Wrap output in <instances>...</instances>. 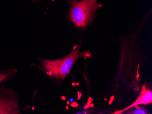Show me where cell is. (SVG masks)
Returning <instances> with one entry per match:
<instances>
[{"mask_svg":"<svg viewBox=\"0 0 152 114\" xmlns=\"http://www.w3.org/2000/svg\"><path fill=\"white\" fill-rule=\"evenodd\" d=\"M82 44L80 40L78 44L73 46L71 52L62 58L50 60L38 58V64L33 63L32 65L43 72L55 85H61L78 59L83 57L91 58L92 54L90 51H81Z\"/></svg>","mask_w":152,"mask_h":114,"instance_id":"cell-1","label":"cell"},{"mask_svg":"<svg viewBox=\"0 0 152 114\" xmlns=\"http://www.w3.org/2000/svg\"><path fill=\"white\" fill-rule=\"evenodd\" d=\"M99 0H67L68 8L66 17L75 30H87L103 6Z\"/></svg>","mask_w":152,"mask_h":114,"instance_id":"cell-2","label":"cell"},{"mask_svg":"<svg viewBox=\"0 0 152 114\" xmlns=\"http://www.w3.org/2000/svg\"><path fill=\"white\" fill-rule=\"evenodd\" d=\"M5 83L0 84V114H21L19 95Z\"/></svg>","mask_w":152,"mask_h":114,"instance_id":"cell-3","label":"cell"},{"mask_svg":"<svg viewBox=\"0 0 152 114\" xmlns=\"http://www.w3.org/2000/svg\"><path fill=\"white\" fill-rule=\"evenodd\" d=\"M152 102V91L151 89L148 88L147 85L144 84L142 85V87L141 91L140 93L139 97L135 102L132 104L129 105L125 109L121 110L115 112L113 114H122L123 112L129 110V109L134 107V106H137L140 105H147L151 104Z\"/></svg>","mask_w":152,"mask_h":114,"instance_id":"cell-4","label":"cell"},{"mask_svg":"<svg viewBox=\"0 0 152 114\" xmlns=\"http://www.w3.org/2000/svg\"><path fill=\"white\" fill-rule=\"evenodd\" d=\"M18 72V70L14 68L5 70H0V84L11 81L16 76Z\"/></svg>","mask_w":152,"mask_h":114,"instance_id":"cell-5","label":"cell"},{"mask_svg":"<svg viewBox=\"0 0 152 114\" xmlns=\"http://www.w3.org/2000/svg\"><path fill=\"white\" fill-rule=\"evenodd\" d=\"M30 1H32V2H34V3H36V2H38V3H39V1H37V0H30Z\"/></svg>","mask_w":152,"mask_h":114,"instance_id":"cell-6","label":"cell"},{"mask_svg":"<svg viewBox=\"0 0 152 114\" xmlns=\"http://www.w3.org/2000/svg\"><path fill=\"white\" fill-rule=\"evenodd\" d=\"M53 1H55V0H53Z\"/></svg>","mask_w":152,"mask_h":114,"instance_id":"cell-7","label":"cell"}]
</instances>
